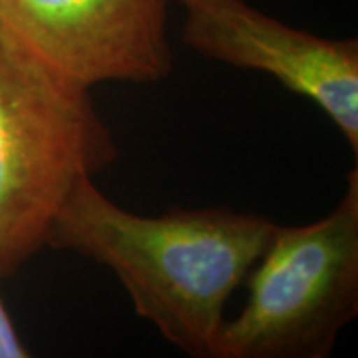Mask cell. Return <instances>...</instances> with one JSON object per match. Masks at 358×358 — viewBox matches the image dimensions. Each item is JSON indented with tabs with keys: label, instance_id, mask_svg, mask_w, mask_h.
Wrapping results in <instances>:
<instances>
[{
	"label": "cell",
	"instance_id": "6da1fadb",
	"mask_svg": "<svg viewBox=\"0 0 358 358\" xmlns=\"http://www.w3.org/2000/svg\"><path fill=\"white\" fill-rule=\"evenodd\" d=\"M277 223L231 209H169L138 215L94 178L62 205L48 247L112 268L141 319L181 352L215 358L225 307L273 239Z\"/></svg>",
	"mask_w": 358,
	"mask_h": 358
},
{
	"label": "cell",
	"instance_id": "7a4b0ae2",
	"mask_svg": "<svg viewBox=\"0 0 358 358\" xmlns=\"http://www.w3.org/2000/svg\"><path fill=\"white\" fill-rule=\"evenodd\" d=\"M115 157L90 90L0 48V277L48 247L80 179L94 178Z\"/></svg>",
	"mask_w": 358,
	"mask_h": 358
},
{
	"label": "cell",
	"instance_id": "3957f363",
	"mask_svg": "<svg viewBox=\"0 0 358 358\" xmlns=\"http://www.w3.org/2000/svg\"><path fill=\"white\" fill-rule=\"evenodd\" d=\"M249 296L227 319L215 358H324L358 313V171L343 199L308 225L281 227L249 273Z\"/></svg>",
	"mask_w": 358,
	"mask_h": 358
},
{
	"label": "cell",
	"instance_id": "277c9868",
	"mask_svg": "<svg viewBox=\"0 0 358 358\" xmlns=\"http://www.w3.org/2000/svg\"><path fill=\"white\" fill-rule=\"evenodd\" d=\"M173 0H0V48L60 82L154 84L169 76Z\"/></svg>",
	"mask_w": 358,
	"mask_h": 358
},
{
	"label": "cell",
	"instance_id": "5b68a950",
	"mask_svg": "<svg viewBox=\"0 0 358 358\" xmlns=\"http://www.w3.org/2000/svg\"><path fill=\"white\" fill-rule=\"evenodd\" d=\"M183 42L209 60L263 72L319 106L358 152V42L322 38L261 13L247 0H173Z\"/></svg>",
	"mask_w": 358,
	"mask_h": 358
},
{
	"label": "cell",
	"instance_id": "8992f818",
	"mask_svg": "<svg viewBox=\"0 0 358 358\" xmlns=\"http://www.w3.org/2000/svg\"><path fill=\"white\" fill-rule=\"evenodd\" d=\"M30 355L24 343L20 341V334L14 327L13 317L4 307L0 299V358H26Z\"/></svg>",
	"mask_w": 358,
	"mask_h": 358
}]
</instances>
